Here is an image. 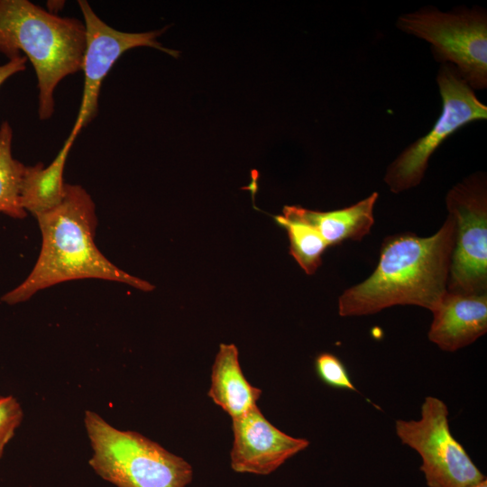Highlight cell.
Returning a JSON list of instances; mask_svg holds the SVG:
<instances>
[{
  "label": "cell",
  "instance_id": "6da1fadb",
  "mask_svg": "<svg viewBox=\"0 0 487 487\" xmlns=\"http://www.w3.org/2000/svg\"><path fill=\"white\" fill-rule=\"evenodd\" d=\"M455 232V221L447 214L430 236L406 232L385 237L372 273L340 295L339 315H372L396 305L432 312L447 292Z\"/></svg>",
  "mask_w": 487,
  "mask_h": 487
},
{
  "label": "cell",
  "instance_id": "7a4b0ae2",
  "mask_svg": "<svg viewBox=\"0 0 487 487\" xmlns=\"http://www.w3.org/2000/svg\"><path fill=\"white\" fill-rule=\"evenodd\" d=\"M36 219L42 237L38 259L27 278L2 297L3 302H24L40 290L80 279L122 282L144 291L154 288L116 267L96 247V206L80 185L66 183L61 203Z\"/></svg>",
  "mask_w": 487,
  "mask_h": 487
},
{
  "label": "cell",
  "instance_id": "3957f363",
  "mask_svg": "<svg viewBox=\"0 0 487 487\" xmlns=\"http://www.w3.org/2000/svg\"><path fill=\"white\" fill-rule=\"evenodd\" d=\"M86 29L82 21L60 17L28 0H0V53L21 52L38 81V114L48 120L55 110L54 91L67 76L82 69Z\"/></svg>",
  "mask_w": 487,
  "mask_h": 487
},
{
  "label": "cell",
  "instance_id": "277c9868",
  "mask_svg": "<svg viewBox=\"0 0 487 487\" xmlns=\"http://www.w3.org/2000/svg\"><path fill=\"white\" fill-rule=\"evenodd\" d=\"M84 423L92 448L88 463L103 480L116 487H187L192 466L156 442L120 430L96 412H85Z\"/></svg>",
  "mask_w": 487,
  "mask_h": 487
},
{
  "label": "cell",
  "instance_id": "5b68a950",
  "mask_svg": "<svg viewBox=\"0 0 487 487\" xmlns=\"http://www.w3.org/2000/svg\"><path fill=\"white\" fill-rule=\"evenodd\" d=\"M396 26L431 44L434 58L452 64L473 90L487 87V14L478 6L442 12L424 7L400 15Z\"/></svg>",
  "mask_w": 487,
  "mask_h": 487
},
{
  "label": "cell",
  "instance_id": "8992f818",
  "mask_svg": "<svg viewBox=\"0 0 487 487\" xmlns=\"http://www.w3.org/2000/svg\"><path fill=\"white\" fill-rule=\"evenodd\" d=\"M442 112L431 130L418 139L388 166L384 182L395 194L420 184L428 161L451 134L464 125L487 119V106L450 63H442L436 77Z\"/></svg>",
  "mask_w": 487,
  "mask_h": 487
},
{
  "label": "cell",
  "instance_id": "52a82bcc",
  "mask_svg": "<svg viewBox=\"0 0 487 487\" xmlns=\"http://www.w3.org/2000/svg\"><path fill=\"white\" fill-rule=\"evenodd\" d=\"M397 436L421 457L420 471L428 487H470L486 477L453 436L446 403L427 396L418 420L398 419Z\"/></svg>",
  "mask_w": 487,
  "mask_h": 487
},
{
  "label": "cell",
  "instance_id": "ba28073f",
  "mask_svg": "<svg viewBox=\"0 0 487 487\" xmlns=\"http://www.w3.org/2000/svg\"><path fill=\"white\" fill-rule=\"evenodd\" d=\"M446 206L455 225L447 290L487 293V181L475 172L446 194Z\"/></svg>",
  "mask_w": 487,
  "mask_h": 487
},
{
  "label": "cell",
  "instance_id": "9c48e42d",
  "mask_svg": "<svg viewBox=\"0 0 487 487\" xmlns=\"http://www.w3.org/2000/svg\"><path fill=\"white\" fill-rule=\"evenodd\" d=\"M86 29V48L82 63L84 84L75 124L65 144L72 146L80 130L98 113L101 85L115 63L128 50L151 47L179 57V52L163 47L156 39L166 29L145 32H124L105 23L86 0H78Z\"/></svg>",
  "mask_w": 487,
  "mask_h": 487
},
{
  "label": "cell",
  "instance_id": "30bf717a",
  "mask_svg": "<svg viewBox=\"0 0 487 487\" xmlns=\"http://www.w3.org/2000/svg\"><path fill=\"white\" fill-rule=\"evenodd\" d=\"M234 434L230 464L236 473L268 475L309 446L273 426L258 406L232 419Z\"/></svg>",
  "mask_w": 487,
  "mask_h": 487
},
{
  "label": "cell",
  "instance_id": "8fae6325",
  "mask_svg": "<svg viewBox=\"0 0 487 487\" xmlns=\"http://www.w3.org/2000/svg\"><path fill=\"white\" fill-rule=\"evenodd\" d=\"M432 314L429 341L443 351L455 352L486 334L487 293L447 290Z\"/></svg>",
  "mask_w": 487,
  "mask_h": 487
},
{
  "label": "cell",
  "instance_id": "7c38bea8",
  "mask_svg": "<svg viewBox=\"0 0 487 487\" xmlns=\"http://www.w3.org/2000/svg\"><path fill=\"white\" fill-rule=\"evenodd\" d=\"M378 196L377 192H372L354 205L332 211L286 206L282 214L309 225L328 246H333L349 240L360 241L370 233L374 224L373 213Z\"/></svg>",
  "mask_w": 487,
  "mask_h": 487
},
{
  "label": "cell",
  "instance_id": "4fadbf2b",
  "mask_svg": "<svg viewBox=\"0 0 487 487\" xmlns=\"http://www.w3.org/2000/svg\"><path fill=\"white\" fill-rule=\"evenodd\" d=\"M207 395L232 419L257 406L262 391L244 377L234 345H220L212 366L211 386Z\"/></svg>",
  "mask_w": 487,
  "mask_h": 487
},
{
  "label": "cell",
  "instance_id": "5bb4252c",
  "mask_svg": "<svg viewBox=\"0 0 487 487\" xmlns=\"http://www.w3.org/2000/svg\"><path fill=\"white\" fill-rule=\"evenodd\" d=\"M70 148L62 146L55 159L44 168L42 162L25 166L21 182L23 208L35 217L57 207L65 195L63 172Z\"/></svg>",
  "mask_w": 487,
  "mask_h": 487
},
{
  "label": "cell",
  "instance_id": "9a60e30c",
  "mask_svg": "<svg viewBox=\"0 0 487 487\" xmlns=\"http://www.w3.org/2000/svg\"><path fill=\"white\" fill-rule=\"evenodd\" d=\"M12 142V126L4 121L0 125V212L22 219L27 216L20 198L25 165L13 157Z\"/></svg>",
  "mask_w": 487,
  "mask_h": 487
},
{
  "label": "cell",
  "instance_id": "2e32d148",
  "mask_svg": "<svg viewBox=\"0 0 487 487\" xmlns=\"http://www.w3.org/2000/svg\"><path fill=\"white\" fill-rule=\"evenodd\" d=\"M275 221L287 231L290 255L307 274H314L328 247L325 240L312 226L291 216L279 215Z\"/></svg>",
  "mask_w": 487,
  "mask_h": 487
},
{
  "label": "cell",
  "instance_id": "e0dca14e",
  "mask_svg": "<svg viewBox=\"0 0 487 487\" xmlns=\"http://www.w3.org/2000/svg\"><path fill=\"white\" fill-rule=\"evenodd\" d=\"M314 366L317 377L325 384L335 389L358 391L349 376L345 365L334 354L320 353L315 358Z\"/></svg>",
  "mask_w": 487,
  "mask_h": 487
},
{
  "label": "cell",
  "instance_id": "ac0fdd59",
  "mask_svg": "<svg viewBox=\"0 0 487 487\" xmlns=\"http://www.w3.org/2000/svg\"><path fill=\"white\" fill-rule=\"evenodd\" d=\"M23 412L17 400L9 396H0V458L7 443L20 426Z\"/></svg>",
  "mask_w": 487,
  "mask_h": 487
},
{
  "label": "cell",
  "instance_id": "d6986e66",
  "mask_svg": "<svg viewBox=\"0 0 487 487\" xmlns=\"http://www.w3.org/2000/svg\"><path fill=\"white\" fill-rule=\"evenodd\" d=\"M27 58L24 55L9 60L0 66V87L13 75L25 70Z\"/></svg>",
  "mask_w": 487,
  "mask_h": 487
},
{
  "label": "cell",
  "instance_id": "ffe728a7",
  "mask_svg": "<svg viewBox=\"0 0 487 487\" xmlns=\"http://www.w3.org/2000/svg\"><path fill=\"white\" fill-rule=\"evenodd\" d=\"M470 487H487V480L484 479L483 481H482V482H478L476 484H473V485H472Z\"/></svg>",
  "mask_w": 487,
  "mask_h": 487
}]
</instances>
